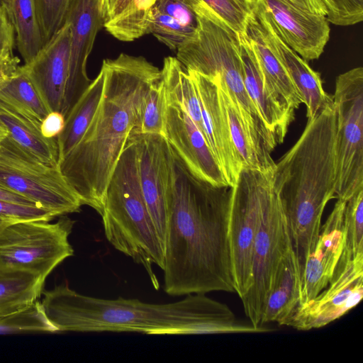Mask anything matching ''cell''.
I'll list each match as a JSON object with an SVG mask.
<instances>
[{
	"instance_id": "2",
	"label": "cell",
	"mask_w": 363,
	"mask_h": 363,
	"mask_svg": "<svg viewBox=\"0 0 363 363\" xmlns=\"http://www.w3.org/2000/svg\"><path fill=\"white\" fill-rule=\"evenodd\" d=\"M43 308L57 333H139L146 335L259 333L225 303L203 294L168 303L84 295L67 284L43 291Z\"/></svg>"
},
{
	"instance_id": "49",
	"label": "cell",
	"mask_w": 363,
	"mask_h": 363,
	"mask_svg": "<svg viewBox=\"0 0 363 363\" xmlns=\"http://www.w3.org/2000/svg\"><path fill=\"white\" fill-rule=\"evenodd\" d=\"M1 1H3V0H0V2H1Z\"/></svg>"
},
{
	"instance_id": "17",
	"label": "cell",
	"mask_w": 363,
	"mask_h": 363,
	"mask_svg": "<svg viewBox=\"0 0 363 363\" xmlns=\"http://www.w3.org/2000/svg\"><path fill=\"white\" fill-rule=\"evenodd\" d=\"M189 72L200 102L204 137L228 186L233 187L242 166L232 142L228 118L218 84L212 78Z\"/></svg>"
},
{
	"instance_id": "8",
	"label": "cell",
	"mask_w": 363,
	"mask_h": 363,
	"mask_svg": "<svg viewBox=\"0 0 363 363\" xmlns=\"http://www.w3.org/2000/svg\"><path fill=\"white\" fill-rule=\"evenodd\" d=\"M336 117L337 199L347 201L363 189V68L340 74L333 96Z\"/></svg>"
},
{
	"instance_id": "31",
	"label": "cell",
	"mask_w": 363,
	"mask_h": 363,
	"mask_svg": "<svg viewBox=\"0 0 363 363\" xmlns=\"http://www.w3.org/2000/svg\"><path fill=\"white\" fill-rule=\"evenodd\" d=\"M167 102L162 78L154 82L145 94L135 133L165 135Z\"/></svg>"
},
{
	"instance_id": "30",
	"label": "cell",
	"mask_w": 363,
	"mask_h": 363,
	"mask_svg": "<svg viewBox=\"0 0 363 363\" xmlns=\"http://www.w3.org/2000/svg\"><path fill=\"white\" fill-rule=\"evenodd\" d=\"M0 100L40 123L50 113L22 65L1 87Z\"/></svg>"
},
{
	"instance_id": "32",
	"label": "cell",
	"mask_w": 363,
	"mask_h": 363,
	"mask_svg": "<svg viewBox=\"0 0 363 363\" xmlns=\"http://www.w3.org/2000/svg\"><path fill=\"white\" fill-rule=\"evenodd\" d=\"M26 333H57L38 300L24 309L0 318V335Z\"/></svg>"
},
{
	"instance_id": "46",
	"label": "cell",
	"mask_w": 363,
	"mask_h": 363,
	"mask_svg": "<svg viewBox=\"0 0 363 363\" xmlns=\"http://www.w3.org/2000/svg\"><path fill=\"white\" fill-rule=\"evenodd\" d=\"M313 2H314L315 4H318V6L325 9V6L323 4V2L322 1V0H311ZM327 13V12H326Z\"/></svg>"
},
{
	"instance_id": "28",
	"label": "cell",
	"mask_w": 363,
	"mask_h": 363,
	"mask_svg": "<svg viewBox=\"0 0 363 363\" xmlns=\"http://www.w3.org/2000/svg\"><path fill=\"white\" fill-rule=\"evenodd\" d=\"M44 283L25 271L0 269V318L33 304L42 295Z\"/></svg>"
},
{
	"instance_id": "19",
	"label": "cell",
	"mask_w": 363,
	"mask_h": 363,
	"mask_svg": "<svg viewBox=\"0 0 363 363\" xmlns=\"http://www.w3.org/2000/svg\"><path fill=\"white\" fill-rule=\"evenodd\" d=\"M238 46L246 91L266 129L277 145L281 144L294 120L295 110L283 104L266 89L254 49L247 35H238Z\"/></svg>"
},
{
	"instance_id": "44",
	"label": "cell",
	"mask_w": 363,
	"mask_h": 363,
	"mask_svg": "<svg viewBox=\"0 0 363 363\" xmlns=\"http://www.w3.org/2000/svg\"><path fill=\"white\" fill-rule=\"evenodd\" d=\"M113 0H101V9H102V13L104 19V16L108 11L111 4Z\"/></svg>"
},
{
	"instance_id": "13",
	"label": "cell",
	"mask_w": 363,
	"mask_h": 363,
	"mask_svg": "<svg viewBox=\"0 0 363 363\" xmlns=\"http://www.w3.org/2000/svg\"><path fill=\"white\" fill-rule=\"evenodd\" d=\"M363 298V254L351 256L343 250L328 286L299 306L286 326L298 330L324 327L356 307Z\"/></svg>"
},
{
	"instance_id": "41",
	"label": "cell",
	"mask_w": 363,
	"mask_h": 363,
	"mask_svg": "<svg viewBox=\"0 0 363 363\" xmlns=\"http://www.w3.org/2000/svg\"><path fill=\"white\" fill-rule=\"evenodd\" d=\"M65 117L58 112H50L40 124L43 135L46 138H56L65 125Z\"/></svg>"
},
{
	"instance_id": "16",
	"label": "cell",
	"mask_w": 363,
	"mask_h": 363,
	"mask_svg": "<svg viewBox=\"0 0 363 363\" xmlns=\"http://www.w3.org/2000/svg\"><path fill=\"white\" fill-rule=\"evenodd\" d=\"M164 137L174 153L196 177L216 186H228L203 134L186 111L178 105L167 106Z\"/></svg>"
},
{
	"instance_id": "37",
	"label": "cell",
	"mask_w": 363,
	"mask_h": 363,
	"mask_svg": "<svg viewBox=\"0 0 363 363\" xmlns=\"http://www.w3.org/2000/svg\"><path fill=\"white\" fill-rule=\"evenodd\" d=\"M58 216L36 206L24 205L0 200V232L13 223L30 220H52Z\"/></svg>"
},
{
	"instance_id": "45",
	"label": "cell",
	"mask_w": 363,
	"mask_h": 363,
	"mask_svg": "<svg viewBox=\"0 0 363 363\" xmlns=\"http://www.w3.org/2000/svg\"><path fill=\"white\" fill-rule=\"evenodd\" d=\"M6 135V130L0 125V143Z\"/></svg>"
},
{
	"instance_id": "39",
	"label": "cell",
	"mask_w": 363,
	"mask_h": 363,
	"mask_svg": "<svg viewBox=\"0 0 363 363\" xmlns=\"http://www.w3.org/2000/svg\"><path fill=\"white\" fill-rule=\"evenodd\" d=\"M153 7L186 26L197 28L196 14L182 0H157Z\"/></svg>"
},
{
	"instance_id": "7",
	"label": "cell",
	"mask_w": 363,
	"mask_h": 363,
	"mask_svg": "<svg viewBox=\"0 0 363 363\" xmlns=\"http://www.w3.org/2000/svg\"><path fill=\"white\" fill-rule=\"evenodd\" d=\"M75 221L66 215L55 223L21 221L0 232V269L25 271L44 281L74 250L69 242Z\"/></svg>"
},
{
	"instance_id": "34",
	"label": "cell",
	"mask_w": 363,
	"mask_h": 363,
	"mask_svg": "<svg viewBox=\"0 0 363 363\" xmlns=\"http://www.w3.org/2000/svg\"><path fill=\"white\" fill-rule=\"evenodd\" d=\"M343 230V250L352 257L363 254V189L345 202Z\"/></svg>"
},
{
	"instance_id": "5",
	"label": "cell",
	"mask_w": 363,
	"mask_h": 363,
	"mask_svg": "<svg viewBox=\"0 0 363 363\" xmlns=\"http://www.w3.org/2000/svg\"><path fill=\"white\" fill-rule=\"evenodd\" d=\"M101 216L108 241L143 266L158 289L152 267L164 269V247L140 186L137 133L128 138L110 178Z\"/></svg>"
},
{
	"instance_id": "36",
	"label": "cell",
	"mask_w": 363,
	"mask_h": 363,
	"mask_svg": "<svg viewBox=\"0 0 363 363\" xmlns=\"http://www.w3.org/2000/svg\"><path fill=\"white\" fill-rule=\"evenodd\" d=\"M72 0H35L36 12L45 44L64 25Z\"/></svg>"
},
{
	"instance_id": "22",
	"label": "cell",
	"mask_w": 363,
	"mask_h": 363,
	"mask_svg": "<svg viewBox=\"0 0 363 363\" xmlns=\"http://www.w3.org/2000/svg\"><path fill=\"white\" fill-rule=\"evenodd\" d=\"M301 303V279L296 253L291 243L279 264L268 296L261 325H286Z\"/></svg>"
},
{
	"instance_id": "43",
	"label": "cell",
	"mask_w": 363,
	"mask_h": 363,
	"mask_svg": "<svg viewBox=\"0 0 363 363\" xmlns=\"http://www.w3.org/2000/svg\"><path fill=\"white\" fill-rule=\"evenodd\" d=\"M0 200L19 204L36 206L33 202L26 199V197L15 193L2 186H0Z\"/></svg>"
},
{
	"instance_id": "9",
	"label": "cell",
	"mask_w": 363,
	"mask_h": 363,
	"mask_svg": "<svg viewBox=\"0 0 363 363\" xmlns=\"http://www.w3.org/2000/svg\"><path fill=\"white\" fill-rule=\"evenodd\" d=\"M0 186L58 217L79 212L83 206L59 167L38 160L8 135L0 143Z\"/></svg>"
},
{
	"instance_id": "26",
	"label": "cell",
	"mask_w": 363,
	"mask_h": 363,
	"mask_svg": "<svg viewBox=\"0 0 363 363\" xmlns=\"http://www.w3.org/2000/svg\"><path fill=\"white\" fill-rule=\"evenodd\" d=\"M157 0H113L104 27L115 38L130 42L149 34L152 10Z\"/></svg>"
},
{
	"instance_id": "38",
	"label": "cell",
	"mask_w": 363,
	"mask_h": 363,
	"mask_svg": "<svg viewBox=\"0 0 363 363\" xmlns=\"http://www.w3.org/2000/svg\"><path fill=\"white\" fill-rule=\"evenodd\" d=\"M328 22L341 26L360 23L363 20V0H322Z\"/></svg>"
},
{
	"instance_id": "23",
	"label": "cell",
	"mask_w": 363,
	"mask_h": 363,
	"mask_svg": "<svg viewBox=\"0 0 363 363\" xmlns=\"http://www.w3.org/2000/svg\"><path fill=\"white\" fill-rule=\"evenodd\" d=\"M247 35L254 49L266 89L289 108H298L303 99L285 67L269 46L254 13L248 23Z\"/></svg>"
},
{
	"instance_id": "11",
	"label": "cell",
	"mask_w": 363,
	"mask_h": 363,
	"mask_svg": "<svg viewBox=\"0 0 363 363\" xmlns=\"http://www.w3.org/2000/svg\"><path fill=\"white\" fill-rule=\"evenodd\" d=\"M291 243L286 219L271 180L264 194L254 243L252 285L241 298L246 316L257 328L263 327L261 322L266 302Z\"/></svg>"
},
{
	"instance_id": "40",
	"label": "cell",
	"mask_w": 363,
	"mask_h": 363,
	"mask_svg": "<svg viewBox=\"0 0 363 363\" xmlns=\"http://www.w3.org/2000/svg\"><path fill=\"white\" fill-rule=\"evenodd\" d=\"M16 44V31L9 7L4 1L0 2V55L13 52Z\"/></svg>"
},
{
	"instance_id": "35",
	"label": "cell",
	"mask_w": 363,
	"mask_h": 363,
	"mask_svg": "<svg viewBox=\"0 0 363 363\" xmlns=\"http://www.w3.org/2000/svg\"><path fill=\"white\" fill-rule=\"evenodd\" d=\"M196 30L152 7L149 33L169 49L177 50L194 36Z\"/></svg>"
},
{
	"instance_id": "3",
	"label": "cell",
	"mask_w": 363,
	"mask_h": 363,
	"mask_svg": "<svg viewBox=\"0 0 363 363\" xmlns=\"http://www.w3.org/2000/svg\"><path fill=\"white\" fill-rule=\"evenodd\" d=\"M103 96L79 143L59 168L86 205L102 213L106 188L127 140L138 128L146 92L161 70L143 56L104 60Z\"/></svg>"
},
{
	"instance_id": "47",
	"label": "cell",
	"mask_w": 363,
	"mask_h": 363,
	"mask_svg": "<svg viewBox=\"0 0 363 363\" xmlns=\"http://www.w3.org/2000/svg\"><path fill=\"white\" fill-rule=\"evenodd\" d=\"M252 8L254 6L255 0H245Z\"/></svg>"
},
{
	"instance_id": "27",
	"label": "cell",
	"mask_w": 363,
	"mask_h": 363,
	"mask_svg": "<svg viewBox=\"0 0 363 363\" xmlns=\"http://www.w3.org/2000/svg\"><path fill=\"white\" fill-rule=\"evenodd\" d=\"M160 70L167 105L183 108L203 134L200 102L189 70L177 57L171 56L164 59Z\"/></svg>"
},
{
	"instance_id": "21",
	"label": "cell",
	"mask_w": 363,
	"mask_h": 363,
	"mask_svg": "<svg viewBox=\"0 0 363 363\" xmlns=\"http://www.w3.org/2000/svg\"><path fill=\"white\" fill-rule=\"evenodd\" d=\"M65 21L70 24V62L77 86L85 91L91 81L87 74L88 57L104 19L101 0H72Z\"/></svg>"
},
{
	"instance_id": "6",
	"label": "cell",
	"mask_w": 363,
	"mask_h": 363,
	"mask_svg": "<svg viewBox=\"0 0 363 363\" xmlns=\"http://www.w3.org/2000/svg\"><path fill=\"white\" fill-rule=\"evenodd\" d=\"M194 12L196 30L177 48V58L188 69L214 79L239 108L263 124L244 85L238 35L206 6Z\"/></svg>"
},
{
	"instance_id": "42",
	"label": "cell",
	"mask_w": 363,
	"mask_h": 363,
	"mask_svg": "<svg viewBox=\"0 0 363 363\" xmlns=\"http://www.w3.org/2000/svg\"><path fill=\"white\" fill-rule=\"evenodd\" d=\"M20 59L13 52L0 55V89L4 82L18 69Z\"/></svg>"
},
{
	"instance_id": "20",
	"label": "cell",
	"mask_w": 363,
	"mask_h": 363,
	"mask_svg": "<svg viewBox=\"0 0 363 363\" xmlns=\"http://www.w3.org/2000/svg\"><path fill=\"white\" fill-rule=\"evenodd\" d=\"M253 13L262 26L265 39L287 71L306 106L308 121L314 119L326 107L333 104V96L323 89L319 72L287 46L277 34L265 16L257 9Z\"/></svg>"
},
{
	"instance_id": "4",
	"label": "cell",
	"mask_w": 363,
	"mask_h": 363,
	"mask_svg": "<svg viewBox=\"0 0 363 363\" xmlns=\"http://www.w3.org/2000/svg\"><path fill=\"white\" fill-rule=\"evenodd\" d=\"M336 117L333 104L307 124L275 162L273 186L281 202L301 274L318 240L327 203L336 198Z\"/></svg>"
},
{
	"instance_id": "12",
	"label": "cell",
	"mask_w": 363,
	"mask_h": 363,
	"mask_svg": "<svg viewBox=\"0 0 363 363\" xmlns=\"http://www.w3.org/2000/svg\"><path fill=\"white\" fill-rule=\"evenodd\" d=\"M70 40V24L65 21L32 60L22 65L49 111L65 118L84 93L72 76Z\"/></svg>"
},
{
	"instance_id": "48",
	"label": "cell",
	"mask_w": 363,
	"mask_h": 363,
	"mask_svg": "<svg viewBox=\"0 0 363 363\" xmlns=\"http://www.w3.org/2000/svg\"><path fill=\"white\" fill-rule=\"evenodd\" d=\"M3 1H4L5 2H7L9 0H3Z\"/></svg>"
},
{
	"instance_id": "15",
	"label": "cell",
	"mask_w": 363,
	"mask_h": 363,
	"mask_svg": "<svg viewBox=\"0 0 363 363\" xmlns=\"http://www.w3.org/2000/svg\"><path fill=\"white\" fill-rule=\"evenodd\" d=\"M253 8L267 19L281 40L306 62L317 60L330 38L324 16L303 10L287 0H255Z\"/></svg>"
},
{
	"instance_id": "10",
	"label": "cell",
	"mask_w": 363,
	"mask_h": 363,
	"mask_svg": "<svg viewBox=\"0 0 363 363\" xmlns=\"http://www.w3.org/2000/svg\"><path fill=\"white\" fill-rule=\"evenodd\" d=\"M272 172L242 169L231 187L229 246L235 290L240 299L252 285L254 243Z\"/></svg>"
},
{
	"instance_id": "14",
	"label": "cell",
	"mask_w": 363,
	"mask_h": 363,
	"mask_svg": "<svg viewBox=\"0 0 363 363\" xmlns=\"http://www.w3.org/2000/svg\"><path fill=\"white\" fill-rule=\"evenodd\" d=\"M138 172L147 207L163 243L174 181L173 152L164 136L138 133Z\"/></svg>"
},
{
	"instance_id": "29",
	"label": "cell",
	"mask_w": 363,
	"mask_h": 363,
	"mask_svg": "<svg viewBox=\"0 0 363 363\" xmlns=\"http://www.w3.org/2000/svg\"><path fill=\"white\" fill-rule=\"evenodd\" d=\"M16 31V44L24 64L32 60L44 43L38 24L35 0L6 2Z\"/></svg>"
},
{
	"instance_id": "24",
	"label": "cell",
	"mask_w": 363,
	"mask_h": 363,
	"mask_svg": "<svg viewBox=\"0 0 363 363\" xmlns=\"http://www.w3.org/2000/svg\"><path fill=\"white\" fill-rule=\"evenodd\" d=\"M40 123L0 100V125L7 135L26 152L43 163L59 167L56 138L45 137Z\"/></svg>"
},
{
	"instance_id": "33",
	"label": "cell",
	"mask_w": 363,
	"mask_h": 363,
	"mask_svg": "<svg viewBox=\"0 0 363 363\" xmlns=\"http://www.w3.org/2000/svg\"><path fill=\"white\" fill-rule=\"evenodd\" d=\"M192 10L206 6L238 35H247L252 8L245 0H182Z\"/></svg>"
},
{
	"instance_id": "1",
	"label": "cell",
	"mask_w": 363,
	"mask_h": 363,
	"mask_svg": "<svg viewBox=\"0 0 363 363\" xmlns=\"http://www.w3.org/2000/svg\"><path fill=\"white\" fill-rule=\"evenodd\" d=\"M172 152L174 181L163 242L164 290L174 296L235 292L228 236L231 187L199 179Z\"/></svg>"
},
{
	"instance_id": "25",
	"label": "cell",
	"mask_w": 363,
	"mask_h": 363,
	"mask_svg": "<svg viewBox=\"0 0 363 363\" xmlns=\"http://www.w3.org/2000/svg\"><path fill=\"white\" fill-rule=\"evenodd\" d=\"M104 84L101 69L65 118L64 128L56 137L59 162L79 143L90 125L103 96Z\"/></svg>"
},
{
	"instance_id": "18",
	"label": "cell",
	"mask_w": 363,
	"mask_h": 363,
	"mask_svg": "<svg viewBox=\"0 0 363 363\" xmlns=\"http://www.w3.org/2000/svg\"><path fill=\"white\" fill-rule=\"evenodd\" d=\"M345 202L337 199L323 225L301 274V304L315 298L329 284L344 249ZM300 305V306H301Z\"/></svg>"
}]
</instances>
